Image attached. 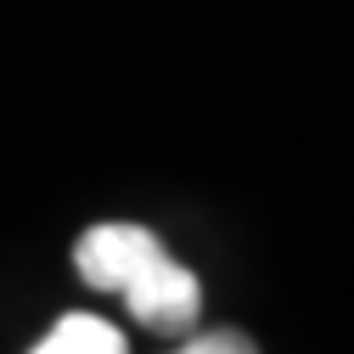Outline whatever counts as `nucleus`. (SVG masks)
I'll return each instance as SVG.
<instances>
[{"instance_id":"obj_1","label":"nucleus","mask_w":354,"mask_h":354,"mask_svg":"<svg viewBox=\"0 0 354 354\" xmlns=\"http://www.w3.org/2000/svg\"><path fill=\"white\" fill-rule=\"evenodd\" d=\"M73 270L96 292H118L129 315L152 332H192L203 315V287L180 259H169L147 225H91L73 242Z\"/></svg>"},{"instance_id":"obj_2","label":"nucleus","mask_w":354,"mask_h":354,"mask_svg":"<svg viewBox=\"0 0 354 354\" xmlns=\"http://www.w3.org/2000/svg\"><path fill=\"white\" fill-rule=\"evenodd\" d=\"M28 354H129L124 332L102 315H62Z\"/></svg>"},{"instance_id":"obj_3","label":"nucleus","mask_w":354,"mask_h":354,"mask_svg":"<svg viewBox=\"0 0 354 354\" xmlns=\"http://www.w3.org/2000/svg\"><path fill=\"white\" fill-rule=\"evenodd\" d=\"M174 354H259L242 332H231V326H219V332H197V337H186Z\"/></svg>"}]
</instances>
